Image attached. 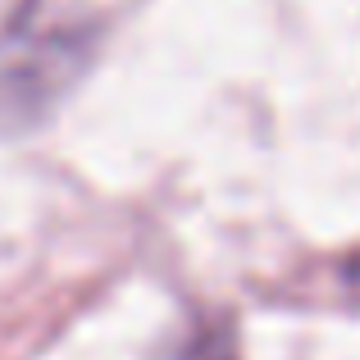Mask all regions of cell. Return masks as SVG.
<instances>
[{"instance_id":"1","label":"cell","mask_w":360,"mask_h":360,"mask_svg":"<svg viewBox=\"0 0 360 360\" xmlns=\"http://www.w3.org/2000/svg\"><path fill=\"white\" fill-rule=\"evenodd\" d=\"M169 360H238V352H233V333L219 324L210 328H196V333H187L183 342L174 347V356Z\"/></svg>"},{"instance_id":"2","label":"cell","mask_w":360,"mask_h":360,"mask_svg":"<svg viewBox=\"0 0 360 360\" xmlns=\"http://www.w3.org/2000/svg\"><path fill=\"white\" fill-rule=\"evenodd\" d=\"M347 292H352V297L360 301V255H356L352 264H347Z\"/></svg>"}]
</instances>
